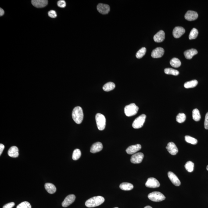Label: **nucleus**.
<instances>
[{
    "mask_svg": "<svg viewBox=\"0 0 208 208\" xmlns=\"http://www.w3.org/2000/svg\"><path fill=\"white\" fill-rule=\"evenodd\" d=\"M105 200V199L102 196L94 197L86 201L85 205L89 208L95 207L102 204Z\"/></svg>",
    "mask_w": 208,
    "mask_h": 208,
    "instance_id": "f257e3e1",
    "label": "nucleus"
},
{
    "mask_svg": "<svg viewBox=\"0 0 208 208\" xmlns=\"http://www.w3.org/2000/svg\"><path fill=\"white\" fill-rule=\"evenodd\" d=\"M83 117L84 115L81 107L77 106L74 108L72 112V118L75 122L77 124H81L83 121Z\"/></svg>",
    "mask_w": 208,
    "mask_h": 208,
    "instance_id": "f03ea898",
    "label": "nucleus"
},
{
    "mask_svg": "<svg viewBox=\"0 0 208 208\" xmlns=\"http://www.w3.org/2000/svg\"><path fill=\"white\" fill-rule=\"evenodd\" d=\"M138 107L134 103H131L125 107L124 113L126 115L130 117L136 115L138 111Z\"/></svg>",
    "mask_w": 208,
    "mask_h": 208,
    "instance_id": "7ed1b4c3",
    "label": "nucleus"
},
{
    "mask_svg": "<svg viewBox=\"0 0 208 208\" xmlns=\"http://www.w3.org/2000/svg\"><path fill=\"white\" fill-rule=\"evenodd\" d=\"M96 121L97 127L101 131L103 130L106 127V118L101 113H97L95 117Z\"/></svg>",
    "mask_w": 208,
    "mask_h": 208,
    "instance_id": "20e7f679",
    "label": "nucleus"
},
{
    "mask_svg": "<svg viewBox=\"0 0 208 208\" xmlns=\"http://www.w3.org/2000/svg\"><path fill=\"white\" fill-rule=\"evenodd\" d=\"M148 198L150 200L155 202H161L165 199L163 194L159 192H154L148 194Z\"/></svg>",
    "mask_w": 208,
    "mask_h": 208,
    "instance_id": "39448f33",
    "label": "nucleus"
},
{
    "mask_svg": "<svg viewBox=\"0 0 208 208\" xmlns=\"http://www.w3.org/2000/svg\"><path fill=\"white\" fill-rule=\"evenodd\" d=\"M146 118V115L145 114L141 115L134 120L132 124V127L134 129L141 128L143 126Z\"/></svg>",
    "mask_w": 208,
    "mask_h": 208,
    "instance_id": "423d86ee",
    "label": "nucleus"
},
{
    "mask_svg": "<svg viewBox=\"0 0 208 208\" xmlns=\"http://www.w3.org/2000/svg\"><path fill=\"white\" fill-rule=\"evenodd\" d=\"M160 185L158 180L153 177L148 178L145 184L146 186L151 188H158L160 186Z\"/></svg>",
    "mask_w": 208,
    "mask_h": 208,
    "instance_id": "0eeeda50",
    "label": "nucleus"
},
{
    "mask_svg": "<svg viewBox=\"0 0 208 208\" xmlns=\"http://www.w3.org/2000/svg\"><path fill=\"white\" fill-rule=\"evenodd\" d=\"M144 155L142 153H138L134 154L131 156V162L134 164H138L141 163L143 159Z\"/></svg>",
    "mask_w": 208,
    "mask_h": 208,
    "instance_id": "6e6552de",
    "label": "nucleus"
},
{
    "mask_svg": "<svg viewBox=\"0 0 208 208\" xmlns=\"http://www.w3.org/2000/svg\"><path fill=\"white\" fill-rule=\"evenodd\" d=\"M98 12L102 14H106L109 13L110 8L109 5L106 4H99L97 7Z\"/></svg>",
    "mask_w": 208,
    "mask_h": 208,
    "instance_id": "1a4fd4ad",
    "label": "nucleus"
},
{
    "mask_svg": "<svg viewBox=\"0 0 208 208\" xmlns=\"http://www.w3.org/2000/svg\"><path fill=\"white\" fill-rule=\"evenodd\" d=\"M169 179L170 180L171 182L173 185L176 186H179L181 184L180 180L179 179L178 177L175 174L171 172H169L168 173Z\"/></svg>",
    "mask_w": 208,
    "mask_h": 208,
    "instance_id": "9d476101",
    "label": "nucleus"
},
{
    "mask_svg": "<svg viewBox=\"0 0 208 208\" xmlns=\"http://www.w3.org/2000/svg\"><path fill=\"white\" fill-rule=\"evenodd\" d=\"M76 199L75 195L73 194H71L68 195L65 198L64 200L62 203V206L64 207H68L69 205L71 204L74 202Z\"/></svg>",
    "mask_w": 208,
    "mask_h": 208,
    "instance_id": "9b49d317",
    "label": "nucleus"
},
{
    "mask_svg": "<svg viewBox=\"0 0 208 208\" xmlns=\"http://www.w3.org/2000/svg\"><path fill=\"white\" fill-rule=\"evenodd\" d=\"M185 30L184 28L180 26H177L174 28L173 31V37L175 38H180L185 33Z\"/></svg>",
    "mask_w": 208,
    "mask_h": 208,
    "instance_id": "f8f14e48",
    "label": "nucleus"
},
{
    "mask_svg": "<svg viewBox=\"0 0 208 208\" xmlns=\"http://www.w3.org/2000/svg\"><path fill=\"white\" fill-rule=\"evenodd\" d=\"M166 148L169 153L172 155H176L178 152V148L173 142H169Z\"/></svg>",
    "mask_w": 208,
    "mask_h": 208,
    "instance_id": "ddd939ff",
    "label": "nucleus"
},
{
    "mask_svg": "<svg viewBox=\"0 0 208 208\" xmlns=\"http://www.w3.org/2000/svg\"><path fill=\"white\" fill-rule=\"evenodd\" d=\"M164 49L163 48L159 47L152 51L151 55L152 58H161L164 55Z\"/></svg>",
    "mask_w": 208,
    "mask_h": 208,
    "instance_id": "4468645a",
    "label": "nucleus"
},
{
    "mask_svg": "<svg viewBox=\"0 0 208 208\" xmlns=\"http://www.w3.org/2000/svg\"><path fill=\"white\" fill-rule=\"evenodd\" d=\"M198 17V14L196 12L192 11H188L186 13L185 18L188 21H193L196 20Z\"/></svg>",
    "mask_w": 208,
    "mask_h": 208,
    "instance_id": "2eb2a0df",
    "label": "nucleus"
},
{
    "mask_svg": "<svg viewBox=\"0 0 208 208\" xmlns=\"http://www.w3.org/2000/svg\"><path fill=\"white\" fill-rule=\"evenodd\" d=\"M141 146L140 144L130 146L126 150V152L128 154L132 155L139 151L141 149Z\"/></svg>",
    "mask_w": 208,
    "mask_h": 208,
    "instance_id": "dca6fc26",
    "label": "nucleus"
},
{
    "mask_svg": "<svg viewBox=\"0 0 208 208\" xmlns=\"http://www.w3.org/2000/svg\"><path fill=\"white\" fill-rule=\"evenodd\" d=\"M33 6L37 8H43L46 6L48 4L47 0H33L31 1Z\"/></svg>",
    "mask_w": 208,
    "mask_h": 208,
    "instance_id": "f3484780",
    "label": "nucleus"
},
{
    "mask_svg": "<svg viewBox=\"0 0 208 208\" xmlns=\"http://www.w3.org/2000/svg\"><path fill=\"white\" fill-rule=\"evenodd\" d=\"M165 38V33L163 30H159L153 37L154 41L156 43L162 42L164 41Z\"/></svg>",
    "mask_w": 208,
    "mask_h": 208,
    "instance_id": "a211bd4d",
    "label": "nucleus"
},
{
    "mask_svg": "<svg viewBox=\"0 0 208 208\" xmlns=\"http://www.w3.org/2000/svg\"><path fill=\"white\" fill-rule=\"evenodd\" d=\"M102 148H103V146L102 143L97 142L93 144L91 146L90 152L93 153H96L102 151Z\"/></svg>",
    "mask_w": 208,
    "mask_h": 208,
    "instance_id": "6ab92c4d",
    "label": "nucleus"
},
{
    "mask_svg": "<svg viewBox=\"0 0 208 208\" xmlns=\"http://www.w3.org/2000/svg\"><path fill=\"white\" fill-rule=\"evenodd\" d=\"M8 154L11 157H17L19 155L18 148L16 146L11 147L8 150Z\"/></svg>",
    "mask_w": 208,
    "mask_h": 208,
    "instance_id": "aec40b11",
    "label": "nucleus"
},
{
    "mask_svg": "<svg viewBox=\"0 0 208 208\" xmlns=\"http://www.w3.org/2000/svg\"><path fill=\"white\" fill-rule=\"evenodd\" d=\"M198 53V51L195 49L187 50L184 52V55L186 59H191L194 55Z\"/></svg>",
    "mask_w": 208,
    "mask_h": 208,
    "instance_id": "412c9836",
    "label": "nucleus"
},
{
    "mask_svg": "<svg viewBox=\"0 0 208 208\" xmlns=\"http://www.w3.org/2000/svg\"><path fill=\"white\" fill-rule=\"evenodd\" d=\"M45 188L47 192L49 194H53L56 192V188L55 186L51 183H46L45 184Z\"/></svg>",
    "mask_w": 208,
    "mask_h": 208,
    "instance_id": "4be33fe9",
    "label": "nucleus"
},
{
    "mask_svg": "<svg viewBox=\"0 0 208 208\" xmlns=\"http://www.w3.org/2000/svg\"><path fill=\"white\" fill-rule=\"evenodd\" d=\"M134 185L129 183L124 182L121 183L120 185V189L125 191H129L134 188Z\"/></svg>",
    "mask_w": 208,
    "mask_h": 208,
    "instance_id": "5701e85b",
    "label": "nucleus"
},
{
    "mask_svg": "<svg viewBox=\"0 0 208 208\" xmlns=\"http://www.w3.org/2000/svg\"><path fill=\"white\" fill-rule=\"evenodd\" d=\"M115 87V84L114 83L112 82H109L105 84L103 87V90L105 91H112V90L114 89Z\"/></svg>",
    "mask_w": 208,
    "mask_h": 208,
    "instance_id": "b1692460",
    "label": "nucleus"
},
{
    "mask_svg": "<svg viewBox=\"0 0 208 208\" xmlns=\"http://www.w3.org/2000/svg\"><path fill=\"white\" fill-rule=\"evenodd\" d=\"M198 81L197 80H193L186 82L184 84V86L186 88H193L196 87Z\"/></svg>",
    "mask_w": 208,
    "mask_h": 208,
    "instance_id": "393cba45",
    "label": "nucleus"
},
{
    "mask_svg": "<svg viewBox=\"0 0 208 208\" xmlns=\"http://www.w3.org/2000/svg\"><path fill=\"white\" fill-rule=\"evenodd\" d=\"M193 119L195 121H199L201 119V116L199 111L197 109H194L192 111Z\"/></svg>",
    "mask_w": 208,
    "mask_h": 208,
    "instance_id": "a878e982",
    "label": "nucleus"
},
{
    "mask_svg": "<svg viewBox=\"0 0 208 208\" xmlns=\"http://www.w3.org/2000/svg\"><path fill=\"white\" fill-rule=\"evenodd\" d=\"M170 64L172 67L177 68L181 66V62L178 58H174L170 61Z\"/></svg>",
    "mask_w": 208,
    "mask_h": 208,
    "instance_id": "bb28decb",
    "label": "nucleus"
},
{
    "mask_svg": "<svg viewBox=\"0 0 208 208\" xmlns=\"http://www.w3.org/2000/svg\"><path fill=\"white\" fill-rule=\"evenodd\" d=\"M164 72L167 74H171L174 76H177L179 74V72L175 69L171 68H167L165 69Z\"/></svg>",
    "mask_w": 208,
    "mask_h": 208,
    "instance_id": "cd10ccee",
    "label": "nucleus"
},
{
    "mask_svg": "<svg viewBox=\"0 0 208 208\" xmlns=\"http://www.w3.org/2000/svg\"><path fill=\"white\" fill-rule=\"evenodd\" d=\"M198 34H199V32H198L197 30L195 28H194L190 32L189 35V39H195L197 37Z\"/></svg>",
    "mask_w": 208,
    "mask_h": 208,
    "instance_id": "c85d7f7f",
    "label": "nucleus"
},
{
    "mask_svg": "<svg viewBox=\"0 0 208 208\" xmlns=\"http://www.w3.org/2000/svg\"><path fill=\"white\" fill-rule=\"evenodd\" d=\"M186 119V116L184 113H180L176 117V121L178 123H184Z\"/></svg>",
    "mask_w": 208,
    "mask_h": 208,
    "instance_id": "c756f323",
    "label": "nucleus"
},
{
    "mask_svg": "<svg viewBox=\"0 0 208 208\" xmlns=\"http://www.w3.org/2000/svg\"><path fill=\"white\" fill-rule=\"evenodd\" d=\"M81 153L80 149H76L73 152L72 159L74 160H77L81 157Z\"/></svg>",
    "mask_w": 208,
    "mask_h": 208,
    "instance_id": "7c9ffc66",
    "label": "nucleus"
},
{
    "mask_svg": "<svg viewBox=\"0 0 208 208\" xmlns=\"http://www.w3.org/2000/svg\"><path fill=\"white\" fill-rule=\"evenodd\" d=\"M194 164L192 162L188 161L186 163L185 167L186 170L189 172H192L193 171Z\"/></svg>",
    "mask_w": 208,
    "mask_h": 208,
    "instance_id": "2f4dec72",
    "label": "nucleus"
},
{
    "mask_svg": "<svg viewBox=\"0 0 208 208\" xmlns=\"http://www.w3.org/2000/svg\"><path fill=\"white\" fill-rule=\"evenodd\" d=\"M185 140L187 142L192 144V145H196L198 143L197 140L195 138L189 136H186L185 137Z\"/></svg>",
    "mask_w": 208,
    "mask_h": 208,
    "instance_id": "473e14b6",
    "label": "nucleus"
},
{
    "mask_svg": "<svg viewBox=\"0 0 208 208\" xmlns=\"http://www.w3.org/2000/svg\"><path fill=\"white\" fill-rule=\"evenodd\" d=\"M146 51V48H144V47L141 48L137 52L136 55V57L138 59H140V58H142L145 55Z\"/></svg>",
    "mask_w": 208,
    "mask_h": 208,
    "instance_id": "72a5a7b5",
    "label": "nucleus"
},
{
    "mask_svg": "<svg viewBox=\"0 0 208 208\" xmlns=\"http://www.w3.org/2000/svg\"><path fill=\"white\" fill-rule=\"evenodd\" d=\"M16 208H31V206L29 202L25 201L18 205Z\"/></svg>",
    "mask_w": 208,
    "mask_h": 208,
    "instance_id": "f704fd0d",
    "label": "nucleus"
},
{
    "mask_svg": "<svg viewBox=\"0 0 208 208\" xmlns=\"http://www.w3.org/2000/svg\"><path fill=\"white\" fill-rule=\"evenodd\" d=\"M48 16L52 18H55L57 16L56 12L54 10L50 11L48 13Z\"/></svg>",
    "mask_w": 208,
    "mask_h": 208,
    "instance_id": "c9c22d12",
    "label": "nucleus"
},
{
    "mask_svg": "<svg viewBox=\"0 0 208 208\" xmlns=\"http://www.w3.org/2000/svg\"><path fill=\"white\" fill-rule=\"evenodd\" d=\"M57 5L58 7L61 8H64L66 6V3L63 0H60L58 1Z\"/></svg>",
    "mask_w": 208,
    "mask_h": 208,
    "instance_id": "e433bc0d",
    "label": "nucleus"
},
{
    "mask_svg": "<svg viewBox=\"0 0 208 208\" xmlns=\"http://www.w3.org/2000/svg\"><path fill=\"white\" fill-rule=\"evenodd\" d=\"M204 127L206 130H208V112L206 113L205 116Z\"/></svg>",
    "mask_w": 208,
    "mask_h": 208,
    "instance_id": "4c0bfd02",
    "label": "nucleus"
},
{
    "mask_svg": "<svg viewBox=\"0 0 208 208\" xmlns=\"http://www.w3.org/2000/svg\"><path fill=\"white\" fill-rule=\"evenodd\" d=\"M15 206V203L14 202H10V203L6 204L3 206L2 208H12Z\"/></svg>",
    "mask_w": 208,
    "mask_h": 208,
    "instance_id": "58836bf2",
    "label": "nucleus"
},
{
    "mask_svg": "<svg viewBox=\"0 0 208 208\" xmlns=\"http://www.w3.org/2000/svg\"><path fill=\"white\" fill-rule=\"evenodd\" d=\"M5 148V145H3L2 144H0V155H1L2 154L3 151Z\"/></svg>",
    "mask_w": 208,
    "mask_h": 208,
    "instance_id": "ea45409f",
    "label": "nucleus"
},
{
    "mask_svg": "<svg viewBox=\"0 0 208 208\" xmlns=\"http://www.w3.org/2000/svg\"><path fill=\"white\" fill-rule=\"evenodd\" d=\"M5 14V11L2 8H0V16H2Z\"/></svg>",
    "mask_w": 208,
    "mask_h": 208,
    "instance_id": "a19ab883",
    "label": "nucleus"
},
{
    "mask_svg": "<svg viewBox=\"0 0 208 208\" xmlns=\"http://www.w3.org/2000/svg\"><path fill=\"white\" fill-rule=\"evenodd\" d=\"M144 208H153L152 206H146L145 207H144Z\"/></svg>",
    "mask_w": 208,
    "mask_h": 208,
    "instance_id": "79ce46f5",
    "label": "nucleus"
},
{
    "mask_svg": "<svg viewBox=\"0 0 208 208\" xmlns=\"http://www.w3.org/2000/svg\"><path fill=\"white\" fill-rule=\"evenodd\" d=\"M206 170H208V165L207 166H206Z\"/></svg>",
    "mask_w": 208,
    "mask_h": 208,
    "instance_id": "37998d69",
    "label": "nucleus"
},
{
    "mask_svg": "<svg viewBox=\"0 0 208 208\" xmlns=\"http://www.w3.org/2000/svg\"><path fill=\"white\" fill-rule=\"evenodd\" d=\"M118 208V207H115V208Z\"/></svg>",
    "mask_w": 208,
    "mask_h": 208,
    "instance_id": "c03bdc74",
    "label": "nucleus"
}]
</instances>
